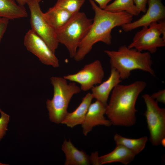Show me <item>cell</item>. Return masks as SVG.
Wrapping results in <instances>:
<instances>
[{"label":"cell","instance_id":"cell-17","mask_svg":"<svg viewBox=\"0 0 165 165\" xmlns=\"http://www.w3.org/2000/svg\"><path fill=\"white\" fill-rule=\"evenodd\" d=\"M73 14L54 5L43 13V16L47 23L56 30L64 25Z\"/></svg>","mask_w":165,"mask_h":165},{"label":"cell","instance_id":"cell-21","mask_svg":"<svg viewBox=\"0 0 165 165\" xmlns=\"http://www.w3.org/2000/svg\"><path fill=\"white\" fill-rule=\"evenodd\" d=\"M85 0H57L55 6L74 14L79 12Z\"/></svg>","mask_w":165,"mask_h":165},{"label":"cell","instance_id":"cell-24","mask_svg":"<svg viewBox=\"0 0 165 165\" xmlns=\"http://www.w3.org/2000/svg\"><path fill=\"white\" fill-rule=\"evenodd\" d=\"M9 21L8 19L0 17V42L7 30Z\"/></svg>","mask_w":165,"mask_h":165},{"label":"cell","instance_id":"cell-6","mask_svg":"<svg viewBox=\"0 0 165 165\" xmlns=\"http://www.w3.org/2000/svg\"><path fill=\"white\" fill-rule=\"evenodd\" d=\"M165 46V22H153L142 28L135 35L127 47L139 51L147 50L154 53L159 47Z\"/></svg>","mask_w":165,"mask_h":165},{"label":"cell","instance_id":"cell-25","mask_svg":"<svg viewBox=\"0 0 165 165\" xmlns=\"http://www.w3.org/2000/svg\"><path fill=\"white\" fill-rule=\"evenodd\" d=\"M148 0H134V2L140 12L145 13L146 11V4Z\"/></svg>","mask_w":165,"mask_h":165},{"label":"cell","instance_id":"cell-10","mask_svg":"<svg viewBox=\"0 0 165 165\" xmlns=\"http://www.w3.org/2000/svg\"><path fill=\"white\" fill-rule=\"evenodd\" d=\"M24 43L27 50L37 56L42 63L55 68L59 66V60L55 53L32 29L26 33Z\"/></svg>","mask_w":165,"mask_h":165},{"label":"cell","instance_id":"cell-18","mask_svg":"<svg viewBox=\"0 0 165 165\" xmlns=\"http://www.w3.org/2000/svg\"><path fill=\"white\" fill-rule=\"evenodd\" d=\"M24 6L17 3L15 0H0V17L14 20L27 17Z\"/></svg>","mask_w":165,"mask_h":165},{"label":"cell","instance_id":"cell-19","mask_svg":"<svg viewBox=\"0 0 165 165\" xmlns=\"http://www.w3.org/2000/svg\"><path fill=\"white\" fill-rule=\"evenodd\" d=\"M114 139L116 145L123 146L136 155L144 149L148 138L144 136L137 139L129 138L116 134L115 135Z\"/></svg>","mask_w":165,"mask_h":165},{"label":"cell","instance_id":"cell-20","mask_svg":"<svg viewBox=\"0 0 165 165\" xmlns=\"http://www.w3.org/2000/svg\"><path fill=\"white\" fill-rule=\"evenodd\" d=\"M105 10L113 13L126 12L133 16H138L140 13L134 0H115Z\"/></svg>","mask_w":165,"mask_h":165},{"label":"cell","instance_id":"cell-29","mask_svg":"<svg viewBox=\"0 0 165 165\" xmlns=\"http://www.w3.org/2000/svg\"><path fill=\"white\" fill-rule=\"evenodd\" d=\"M39 3L42 0H36Z\"/></svg>","mask_w":165,"mask_h":165},{"label":"cell","instance_id":"cell-2","mask_svg":"<svg viewBox=\"0 0 165 165\" xmlns=\"http://www.w3.org/2000/svg\"><path fill=\"white\" fill-rule=\"evenodd\" d=\"M146 86L144 81L138 80L128 85L119 84L114 88L105 112L112 124L129 127L135 123L136 101Z\"/></svg>","mask_w":165,"mask_h":165},{"label":"cell","instance_id":"cell-1","mask_svg":"<svg viewBox=\"0 0 165 165\" xmlns=\"http://www.w3.org/2000/svg\"><path fill=\"white\" fill-rule=\"evenodd\" d=\"M94 12L91 27L86 36L79 45L75 60H82L92 49L93 46L98 42L107 45L111 43V33L114 28L130 23L133 16L126 12L113 13L100 8L93 0H89Z\"/></svg>","mask_w":165,"mask_h":165},{"label":"cell","instance_id":"cell-26","mask_svg":"<svg viewBox=\"0 0 165 165\" xmlns=\"http://www.w3.org/2000/svg\"><path fill=\"white\" fill-rule=\"evenodd\" d=\"M99 5V7L105 9L108 3L112 0H94Z\"/></svg>","mask_w":165,"mask_h":165},{"label":"cell","instance_id":"cell-13","mask_svg":"<svg viewBox=\"0 0 165 165\" xmlns=\"http://www.w3.org/2000/svg\"><path fill=\"white\" fill-rule=\"evenodd\" d=\"M136 155L123 146L116 145L115 148L110 152L99 156L97 152L92 153L90 156V164L101 165L114 162H119L127 165L131 162Z\"/></svg>","mask_w":165,"mask_h":165},{"label":"cell","instance_id":"cell-28","mask_svg":"<svg viewBox=\"0 0 165 165\" xmlns=\"http://www.w3.org/2000/svg\"><path fill=\"white\" fill-rule=\"evenodd\" d=\"M165 138H163L160 144L162 145L163 147L165 146Z\"/></svg>","mask_w":165,"mask_h":165},{"label":"cell","instance_id":"cell-27","mask_svg":"<svg viewBox=\"0 0 165 165\" xmlns=\"http://www.w3.org/2000/svg\"><path fill=\"white\" fill-rule=\"evenodd\" d=\"M28 0H16L17 3L20 5L24 6L27 4V2Z\"/></svg>","mask_w":165,"mask_h":165},{"label":"cell","instance_id":"cell-4","mask_svg":"<svg viewBox=\"0 0 165 165\" xmlns=\"http://www.w3.org/2000/svg\"><path fill=\"white\" fill-rule=\"evenodd\" d=\"M93 19L88 18L84 12L73 14L62 27L56 30L59 42L68 50L71 58H74L78 48L88 33Z\"/></svg>","mask_w":165,"mask_h":165},{"label":"cell","instance_id":"cell-22","mask_svg":"<svg viewBox=\"0 0 165 165\" xmlns=\"http://www.w3.org/2000/svg\"><path fill=\"white\" fill-rule=\"evenodd\" d=\"M1 116L0 117V141L8 130L7 127L9 122V116L5 113L0 108Z\"/></svg>","mask_w":165,"mask_h":165},{"label":"cell","instance_id":"cell-9","mask_svg":"<svg viewBox=\"0 0 165 165\" xmlns=\"http://www.w3.org/2000/svg\"><path fill=\"white\" fill-rule=\"evenodd\" d=\"M104 75L101 61L96 60L85 65L76 73L65 75L63 78L79 83L81 90L86 91L91 89L94 85L101 83Z\"/></svg>","mask_w":165,"mask_h":165},{"label":"cell","instance_id":"cell-3","mask_svg":"<svg viewBox=\"0 0 165 165\" xmlns=\"http://www.w3.org/2000/svg\"><path fill=\"white\" fill-rule=\"evenodd\" d=\"M104 52L110 58L111 67L119 72L122 80L128 79L131 72L136 69L148 72L155 76L152 67V61L148 52H142L124 45L120 46L117 50H105Z\"/></svg>","mask_w":165,"mask_h":165},{"label":"cell","instance_id":"cell-5","mask_svg":"<svg viewBox=\"0 0 165 165\" xmlns=\"http://www.w3.org/2000/svg\"><path fill=\"white\" fill-rule=\"evenodd\" d=\"M50 82L53 87L52 100H47L46 103L50 120L55 123H61L68 113L69 104L73 95L80 93V88L76 82L68 84L67 80L61 77L53 76Z\"/></svg>","mask_w":165,"mask_h":165},{"label":"cell","instance_id":"cell-8","mask_svg":"<svg viewBox=\"0 0 165 165\" xmlns=\"http://www.w3.org/2000/svg\"><path fill=\"white\" fill-rule=\"evenodd\" d=\"M27 4L30 12L31 29L41 37L55 53L59 43L56 38V30L45 19L38 2L36 0H28Z\"/></svg>","mask_w":165,"mask_h":165},{"label":"cell","instance_id":"cell-7","mask_svg":"<svg viewBox=\"0 0 165 165\" xmlns=\"http://www.w3.org/2000/svg\"><path fill=\"white\" fill-rule=\"evenodd\" d=\"M146 106L144 115L150 133V140L154 146L160 145L165 138V109L147 94L142 95Z\"/></svg>","mask_w":165,"mask_h":165},{"label":"cell","instance_id":"cell-15","mask_svg":"<svg viewBox=\"0 0 165 165\" xmlns=\"http://www.w3.org/2000/svg\"><path fill=\"white\" fill-rule=\"evenodd\" d=\"M93 98L91 93H88L82 99L81 102L73 112L67 113L61 123L73 128L83 122L88 108Z\"/></svg>","mask_w":165,"mask_h":165},{"label":"cell","instance_id":"cell-12","mask_svg":"<svg viewBox=\"0 0 165 165\" xmlns=\"http://www.w3.org/2000/svg\"><path fill=\"white\" fill-rule=\"evenodd\" d=\"M106 108V106L97 100L90 104L84 120L81 124L84 135L86 136L96 126L109 127L112 125L111 121L106 119L104 116Z\"/></svg>","mask_w":165,"mask_h":165},{"label":"cell","instance_id":"cell-23","mask_svg":"<svg viewBox=\"0 0 165 165\" xmlns=\"http://www.w3.org/2000/svg\"><path fill=\"white\" fill-rule=\"evenodd\" d=\"M151 97L157 102L165 104V90L163 89L153 93L150 96Z\"/></svg>","mask_w":165,"mask_h":165},{"label":"cell","instance_id":"cell-16","mask_svg":"<svg viewBox=\"0 0 165 165\" xmlns=\"http://www.w3.org/2000/svg\"><path fill=\"white\" fill-rule=\"evenodd\" d=\"M66 160L65 165H89L90 164V156L83 150L77 149L71 140L65 139L62 145Z\"/></svg>","mask_w":165,"mask_h":165},{"label":"cell","instance_id":"cell-11","mask_svg":"<svg viewBox=\"0 0 165 165\" xmlns=\"http://www.w3.org/2000/svg\"><path fill=\"white\" fill-rule=\"evenodd\" d=\"M148 8L145 13L138 20L121 26L125 32L141 27L148 26L151 23L164 20L165 7L161 0H148Z\"/></svg>","mask_w":165,"mask_h":165},{"label":"cell","instance_id":"cell-14","mask_svg":"<svg viewBox=\"0 0 165 165\" xmlns=\"http://www.w3.org/2000/svg\"><path fill=\"white\" fill-rule=\"evenodd\" d=\"M122 81L119 72L111 67L110 74L108 78L98 86L91 89L93 98H95L106 106L108 98L111 91Z\"/></svg>","mask_w":165,"mask_h":165}]
</instances>
